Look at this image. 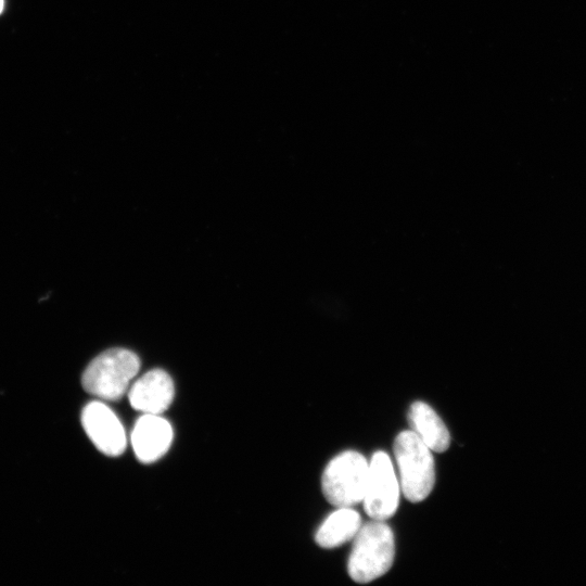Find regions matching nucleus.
Here are the masks:
<instances>
[{
  "mask_svg": "<svg viewBox=\"0 0 586 586\" xmlns=\"http://www.w3.org/2000/svg\"><path fill=\"white\" fill-rule=\"evenodd\" d=\"M394 454L405 497L411 502L422 501L432 492L435 482L431 449L411 430L396 436Z\"/></svg>",
  "mask_w": 586,
  "mask_h": 586,
  "instance_id": "obj_3",
  "label": "nucleus"
},
{
  "mask_svg": "<svg viewBox=\"0 0 586 586\" xmlns=\"http://www.w3.org/2000/svg\"><path fill=\"white\" fill-rule=\"evenodd\" d=\"M408 423L422 442L436 453L449 447V432L438 415L423 402H415L408 410Z\"/></svg>",
  "mask_w": 586,
  "mask_h": 586,
  "instance_id": "obj_9",
  "label": "nucleus"
},
{
  "mask_svg": "<svg viewBox=\"0 0 586 586\" xmlns=\"http://www.w3.org/2000/svg\"><path fill=\"white\" fill-rule=\"evenodd\" d=\"M394 555L392 528L384 521L367 522L354 537L347 563L348 574L357 583H369L391 569Z\"/></svg>",
  "mask_w": 586,
  "mask_h": 586,
  "instance_id": "obj_1",
  "label": "nucleus"
},
{
  "mask_svg": "<svg viewBox=\"0 0 586 586\" xmlns=\"http://www.w3.org/2000/svg\"><path fill=\"white\" fill-rule=\"evenodd\" d=\"M361 527L359 513L349 508L332 512L318 528L315 539L322 548L339 547L356 536Z\"/></svg>",
  "mask_w": 586,
  "mask_h": 586,
  "instance_id": "obj_10",
  "label": "nucleus"
},
{
  "mask_svg": "<svg viewBox=\"0 0 586 586\" xmlns=\"http://www.w3.org/2000/svg\"><path fill=\"white\" fill-rule=\"evenodd\" d=\"M139 357L125 348H111L97 356L82 373L84 388L100 398H120L138 373Z\"/></svg>",
  "mask_w": 586,
  "mask_h": 586,
  "instance_id": "obj_2",
  "label": "nucleus"
},
{
  "mask_svg": "<svg viewBox=\"0 0 586 586\" xmlns=\"http://www.w3.org/2000/svg\"><path fill=\"white\" fill-rule=\"evenodd\" d=\"M174 392L169 374L162 369H154L131 385L128 397L133 409L143 413L161 415L170 406Z\"/></svg>",
  "mask_w": 586,
  "mask_h": 586,
  "instance_id": "obj_8",
  "label": "nucleus"
},
{
  "mask_svg": "<svg viewBox=\"0 0 586 586\" xmlns=\"http://www.w3.org/2000/svg\"><path fill=\"white\" fill-rule=\"evenodd\" d=\"M81 424L103 454L115 457L124 453L127 445L124 426L105 404L98 400L87 404L81 413Z\"/></svg>",
  "mask_w": 586,
  "mask_h": 586,
  "instance_id": "obj_6",
  "label": "nucleus"
},
{
  "mask_svg": "<svg viewBox=\"0 0 586 586\" xmlns=\"http://www.w3.org/2000/svg\"><path fill=\"white\" fill-rule=\"evenodd\" d=\"M130 440L137 458L143 463H151L168 450L173 429L161 415L143 413L135 423Z\"/></svg>",
  "mask_w": 586,
  "mask_h": 586,
  "instance_id": "obj_7",
  "label": "nucleus"
},
{
  "mask_svg": "<svg viewBox=\"0 0 586 586\" xmlns=\"http://www.w3.org/2000/svg\"><path fill=\"white\" fill-rule=\"evenodd\" d=\"M399 486L392 461L384 451L373 454L362 499L366 513L373 520L385 521L397 510Z\"/></svg>",
  "mask_w": 586,
  "mask_h": 586,
  "instance_id": "obj_5",
  "label": "nucleus"
},
{
  "mask_svg": "<svg viewBox=\"0 0 586 586\" xmlns=\"http://www.w3.org/2000/svg\"><path fill=\"white\" fill-rule=\"evenodd\" d=\"M369 474L366 458L354 450L334 457L321 477L326 499L339 508H349L362 501Z\"/></svg>",
  "mask_w": 586,
  "mask_h": 586,
  "instance_id": "obj_4",
  "label": "nucleus"
},
{
  "mask_svg": "<svg viewBox=\"0 0 586 586\" xmlns=\"http://www.w3.org/2000/svg\"><path fill=\"white\" fill-rule=\"evenodd\" d=\"M3 10V0H0V13Z\"/></svg>",
  "mask_w": 586,
  "mask_h": 586,
  "instance_id": "obj_11",
  "label": "nucleus"
}]
</instances>
